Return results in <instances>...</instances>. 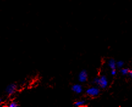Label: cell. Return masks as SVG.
I'll use <instances>...</instances> for the list:
<instances>
[{"label":"cell","instance_id":"6da1fadb","mask_svg":"<svg viewBox=\"0 0 132 107\" xmlns=\"http://www.w3.org/2000/svg\"><path fill=\"white\" fill-rule=\"evenodd\" d=\"M94 83L97 85L100 88L105 89L108 85V80L105 75H101L99 77H96L94 79Z\"/></svg>","mask_w":132,"mask_h":107},{"label":"cell","instance_id":"7a4b0ae2","mask_svg":"<svg viewBox=\"0 0 132 107\" xmlns=\"http://www.w3.org/2000/svg\"><path fill=\"white\" fill-rule=\"evenodd\" d=\"M100 88L97 86H91L86 91V94L87 96L90 97H96L100 94Z\"/></svg>","mask_w":132,"mask_h":107},{"label":"cell","instance_id":"3957f363","mask_svg":"<svg viewBox=\"0 0 132 107\" xmlns=\"http://www.w3.org/2000/svg\"><path fill=\"white\" fill-rule=\"evenodd\" d=\"M88 79V72L86 70H82L78 74V80L81 83H85Z\"/></svg>","mask_w":132,"mask_h":107},{"label":"cell","instance_id":"277c9868","mask_svg":"<svg viewBox=\"0 0 132 107\" xmlns=\"http://www.w3.org/2000/svg\"><path fill=\"white\" fill-rule=\"evenodd\" d=\"M17 89V85L15 83H11L6 88V92L9 96L13 94Z\"/></svg>","mask_w":132,"mask_h":107},{"label":"cell","instance_id":"5b68a950","mask_svg":"<svg viewBox=\"0 0 132 107\" xmlns=\"http://www.w3.org/2000/svg\"><path fill=\"white\" fill-rule=\"evenodd\" d=\"M72 91L76 94H81L83 92V87L80 84H75L72 85Z\"/></svg>","mask_w":132,"mask_h":107},{"label":"cell","instance_id":"8992f818","mask_svg":"<svg viewBox=\"0 0 132 107\" xmlns=\"http://www.w3.org/2000/svg\"><path fill=\"white\" fill-rule=\"evenodd\" d=\"M73 105L76 107H84L86 106V102L84 100L76 101L74 104H73Z\"/></svg>","mask_w":132,"mask_h":107},{"label":"cell","instance_id":"52a82bcc","mask_svg":"<svg viewBox=\"0 0 132 107\" xmlns=\"http://www.w3.org/2000/svg\"><path fill=\"white\" fill-rule=\"evenodd\" d=\"M108 66L110 67V69H116V62L113 59V58H110L109 59L108 62Z\"/></svg>","mask_w":132,"mask_h":107},{"label":"cell","instance_id":"ba28073f","mask_svg":"<svg viewBox=\"0 0 132 107\" xmlns=\"http://www.w3.org/2000/svg\"><path fill=\"white\" fill-rule=\"evenodd\" d=\"M130 70V69H128V68H121V73L123 75H127L128 74V72H129Z\"/></svg>","mask_w":132,"mask_h":107},{"label":"cell","instance_id":"9c48e42d","mask_svg":"<svg viewBox=\"0 0 132 107\" xmlns=\"http://www.w3.org/2000/svg\"><path fill=\"white\" fill-rule=\"evenodd\" d=\"M123 65H124V62L122 60H119L116 62V67L119 69L123 68Z\"/></svg>","mask_w":132,"mask_h":107},{"label":"cell","instance_id":"30bf717a","mask_svg":"<svg viewBox=\"0 0 132 107\" xmlns=\"http://www.w3.org/2000/svg\"><path fill=\"white\" fill-rule=\"evenodd\" d=\"M18 106H19V105L16 102H11V103L8 105V107H18Z\"/></svg>","mask_w":132,"mask_h":107},{"label":"cell","instance_id":"8fae6325","mask_svg":"<svg viewBox=\"0 0 132 107\" xmlns=\"http://www.w3.org/2000/svg\"><path fill=\"white\" fill-rule=\"evenodd\" d=\"M116 74H117V69H111V74L112 75V76L116 75Z\"/></svg>","mask_w":132,"mask_h":107},{"label":"cell","instance_id":"7c38bea8","mask_svg":"<svg viewBox=\"0 0 132 107\" xmlns=\"http://www.w3.org/2000/svg\"><path fill=\"white\" fill-rule=\"evenodd\" d=\"M128 75H129L130 77L131 78H132V70H130L129 72H128Z\"/></svg>","mask_w":132,"mask_h":107},{"label":"cell","instance_id":"4fadbf2b","mask_svg":"<svg viewBox=\"0 0 132 107\" xmlns=\"http://www.w3.org/2000/svg\"><path fill=\"white\" fill-rule=\"evenodd\" d=\"M1 103H2V99H1V98H0V105H1Z\"/></svg>","mask_w":132,"mask_h":107}]
</instances>
